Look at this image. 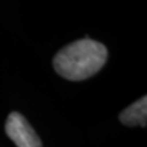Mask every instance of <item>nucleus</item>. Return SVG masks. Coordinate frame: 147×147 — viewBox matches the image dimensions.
<instances>
[{"label": "nucleus", "instance_id": "1", "mask_svg": "<svg viewBox=\"0 0 147 147\" xmlns=\"http://www.w3.org/2000/svg\"><path fill=\"white\" fill-rule=\"evenodd\" d=\"M107 48L88 37L72 42L59 50L53 66L61 77L70 81H81L97 74L107 61Z\"/></svg>", "mask_w": 147, "mask_h": 147}, {"label": "nucleus", "instance_id": "2", "mask_svg": "<svg viewBox=\"0 0 147 147\" xmlns=\"http://www.w3.org/2000/svg\"><path fill=\"white\" fill-rule=\"evenodd\" d=\"M5 131L17 147H42L39 136L18 112H12L7 117Z\"/></svg>", "mask_w": 147, "mask_h": 147}, {"label": "nucleus", "instance_id": "3", "mask_svg": "<svg viewBox=\"0 0 147 147\" xmlns=\"http://www.w3.org/2000/svg\"><path fill=\"white\" fill-rule=\"evenodd\" d=\"M119 119L127 126H146L147 125V97L144 96L137 102L132 103L120 113Z\"/></svg>", "mask_w": 147, "mask_h": 147}]
</instances>
